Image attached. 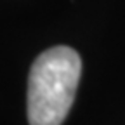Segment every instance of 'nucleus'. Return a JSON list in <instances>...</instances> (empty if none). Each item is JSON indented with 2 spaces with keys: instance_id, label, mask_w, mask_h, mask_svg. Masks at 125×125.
I'll list each match as a JSON object with an SVG mask.
<instances>
[{
  "instance_id": "nucleus-1",
  "label": "nucleus",
  "mask_w": 125,
  "mask_h": 125,
  "mask_svg": "<svg viewBox=\"0 0 125 125\" xmlns=\"http://www.w3.org/2000/svg\"><path fill=\"white\" fill-rule=\"evenodd\" d=\"M80 73V56L66 45L52 47L35 59L28 76L30 125L62 123L71 109Z\"/></svg>"
}]
</instances>
